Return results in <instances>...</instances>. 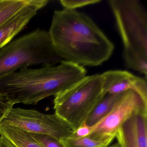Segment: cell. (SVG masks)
Returning a JSON list of instances; mask_svg holds the SVG:
<instances>
[{"mask_svg":"<svg viewBox=\"0 0 147 147\" xmlns=\"http://www.w3.org/2000/svg\"><path fill=\"white\" fill-rule=\"evenodd\" d=\"M49 32L62 59L82 67L101 65L115 49L89 16L76 10L55 11Z\"/></svg>","mask_w":147,"mask_h":147,"instance_id":"cell-1","label":"cell"},{"mask_svg":"<svg viewBox=\"0 0 147 147\" xmlns=\"http://www.w3.org/2000/svg\"><path fill=\"white\" fill-rule=\"evenodd\" d=\"M86 74L84 67L66 61L38 68H23L0 79V92L14 105H36L66 91Z\"/></svg>","mask_w":147,"mask_h":147,"instance_id":"cell-2","label":"cell"},{"mask_svg":"<svg viewBox=\"0 0 147 147\" xmlns=\"http://www.w3.org/2000/svg\"><path fill=\"white\" fill-rule=\"evenodd\" d=\"M123 42L125 66L147 75V11L138 0H109Z\"/></svg>","mask_w":147,"mask_h":147,"instance_id":"cell-3","label":"cell"},{"mask_svg":"<svg viewBox=\"0 0 147 147\" xmlns=\"http://www.w3.org/2000/svg\"><path fill=\"white\" fill-rule=\"evenodd\" d=\"M63 61L53 46L49 31L37 29L0 50V79L32 65H55Z\"/></svg>","mask_w":147,"mask_h":147,"instance_id":"cell-4","label":"cell"},{"mask_svg":"<svg viewBox=\"0 0 147 147\" xmlns=\"http://www.w3.org/2000/svg\"><path fill=\"white\" fill-rule=\"evenodd\" d=\"M105 95L101 74L86 76L55 96V113L75 130L86 122Z\"/></svg>","mask_w":147,"mask_h":147,"instance_id":"cell-5","label":"cell"},{"mask_svg":"<svg viewBox=\"0 0 147 147\" xmlns=\"http://www.w3.org/2000/svg\"><path fill=\"white\" fill-rule=\"evenodd\" d=\"M16 126L30 133L50 136L60 141L69 137L74 131L55 113L44 114L32 109L13 107L0 123V127Z\"/></svg>","mask_w":147,"mask_h":147,"instance_id":"cell-6","label":"cell"},{"mask_svg":"<svg viewBox=\"0 0 147 147\" xmlns=\"http://www.w3.org/2000/svg\"><path fill=\"white\" fill-rule=\"evenodd\" d=\"M147 112V102L132 90L120 94L111 111L92 126L88 136L110 144L122 125L135 114Z\"/></svg>","mask_w":147,"mask_h":147,"instance_id":"cell-7","label":"cell"},{"mask_svg":"<svg viewBox=\"0 0 147 147\" xmlns=\"http://www.w3.org/2000/svg\"><path fill=\"white\" fill-rule=\"evenodd\" d=\"M101 75L104 94H117L132 90L147 102V79L125 70H109Z\"/></svg>","mask_w":147,"mask_h":147,"instance_id":"cell-8","label":"cell"},{"mask_svg":"<svg viewBox=\"0 0 147 147\" xmlns=\"http://www.w3.org/2000/svg\"><path fill=\"white\" fill-rule=\"evenodd\" d=\"M121 147H147V112L128 119L116 134Z\"/></svg>","mask_w":147,"mask_h":147,"instance_id":"cell-9","label":"cell"},{"mask_svg":"<svg viewBox=\"0 0 147 147\" xmlns=\"http://www.w3.org/2000/svg\"><path fill=\"white\" fill-rule=\"evenodd\" d=\"M49 2L48 0H32L30 5L0 27V50L13 41Z\"/></svg>","mask_w":147,"mask_h":147,"instance_id":"cell-10","label":"cell"},{"mask_svg":"<svg viewBox=\"0 0 147 147\" xmlns=\"http://www.w3.org/2000/svg\"><path fill=\"white\" fill-rule=\"evenodd\" d=\"M0 135L17 147H41L30 132L16 126L6 125L0 127Z\"/></svg>","mask_w":147,"mask_h":147,"instance_id":"cell-11","label":"cell"},{"mask_svg":"<svg viewBox=\"0 0 147 147\" xmlns=\"http://www.w3.org/2000/svg\"><path fill=\"white\" fill-rule=\"evenodd\" d=\"M120 94H105L88 116L86 122L87 124L93 126L106 116L112 109Z\"/></svg>","mask_w":147,"mask_h":147,"instance_id":"cell-12","label":"cell"},{"mask_svg":"<svg viewBox=\"0 0 147 147\" xmlns=\"http://www.w3.org/2000/svg\"><path fill=\"white\" fill-rule=\"evenodd\" d=\"M32 0H0V27L30 5Z\"/></svg>","mask_w":147,"mask_h":147,"instance_id":"cell-13","label":"cell"},{"mask_svg":"<svg viewBox=\"0 0 147 147\" xmlns=\"http://www.w3.org/2000/svg\"><path fill=\"white\" fill-rule=\"evenodd\" d=\"M64 147H107L109 144L102 141L93 139L89 136L80 138L70 137L60 141Z\"/></svg>","mask_w":147,"mask_h":147,"instance_id":"cell-14","label":"cell"},{"mask_svg":"<svg viewBox=\"0 0 147 147\" xmlns=\"http://www.w3.org/2000/svg\"><path fill=\"white\" fill-rule=\"evenodd\" d=\"M30 134L41 147H64L60 141L50 136L37 133Z\"/></svg>","mask_w":147,"mask_h":147,"instance_id":"cell-15","label":"cell"},{"mask_svg":"<svg viewBox=\"0 0 147 147\" xmlns=\"http://www.w3.org/2000/svg\"><path fill=\"white\" fill-rule=\"evenodd\" d=\"M101 0H61L60 4L67 10H75L86 6L94 5L101 2Z\"/></svg>","mask_w":147,"mask_h":147,"instance_id":"cell-16","label":"cell"},{"mask_svg":"<svg viewBox=\"0 0 147 147\" xmlns=\"http://www.w3.org/2000/svg\"><path fill=\"white\" fill-rule=\"evenodd\" d=\"M14 105L0 92V123L6 117Z\"/></svg>","mask_w":147,"mask_h":147,"instance_id":"cell-17","label":"cell"},{"mask_svg":"<svg viewBox=\"0 0 147 147\" xmlns=\"http://www.w3.org/2000/svg\"><path fill=\"white\" fill-rule=\"evenodd\" d=\"M92 130V126H89L85 122L76 129L74 131L71 136L69 137L75 138L86 137L90 135Z\"/></svg>","mask_w":147,"mask_h":147,"instance_id":"cell-18","label":"cell"},{"mask_svg":"<svg viewBox=\"0 0 147 147\" xmlns=\"http://www.w3.org/2000/svg\"><path fill=\"white\" fill-rule=\"evenodd\" d=\"M0 147H17L5 137L0 135Z\"/></svg>","mask_w":147,"mask_h":147,"instance_id":"cell-19","label":"cell"},{"mask_svg":"<svg viewBox=\"0 0 147 147\" xmlns=\"http://www.w3.org/2000/svg\"><path fill=\"white\" fill-rule=\"evenodd\" d=\"M107 147H121L120 145H119L118 143H117L114 144H112V145H111V146H107Z\"/></svg>","mask_w":147,"mask_h":147,"instance_id":"cell-20","label":"cell"}]
</instances>
